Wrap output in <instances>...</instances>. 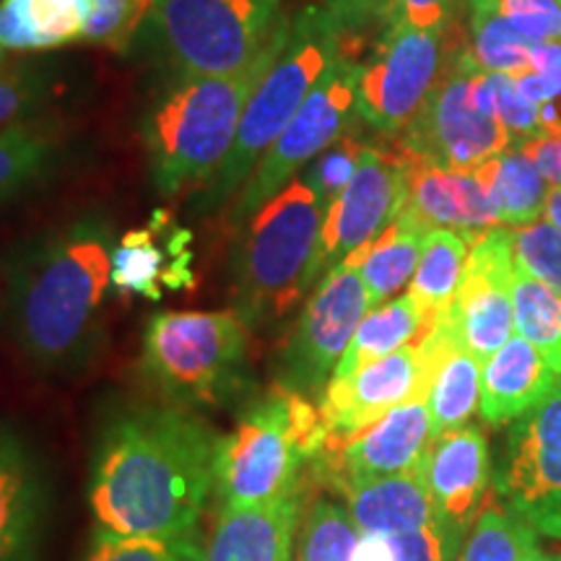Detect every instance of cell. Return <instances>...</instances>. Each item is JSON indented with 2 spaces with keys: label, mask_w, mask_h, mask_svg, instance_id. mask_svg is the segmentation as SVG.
Returning <instances> with one entry per match:
<instances>
[{
  "label": "cell",
  "mask_w": 561,
  "mask_h": 561,
  "mask_svg": "<svg viewBox=\"0 0 561 561\" xmlns=\"http://www.w3.org/2000/svg\"><path fill=\"white\" fill-rule=\"evenodd\" d=\"M346 42L348 37L322 5H307L291 19L289 37L244 107L229 157L193 201L195 214H210L227 206V201L242 191L257 161L276 144Z\"/></svg>",
  "instance_id": "obj_7"
},
{
  "label": "cell",
  "mask_w": 561,
  "mask_h": 561,
  "mask_svg": "<svg viewBox=\"0 0 561 561\" xmlns=\"http://www.w3.org/2000/svg\"><path fill=\"white\" fill-rule=\"evenodd\" d=\"M512 257L517 268L561 294V234L546 216L512 229Z\"/></svg>",
  "instance_id": "obj_39"
},
{
  "label": "cell",
  "mask_w": 561,
  "mask_h": 561,
  "mask_svg": "<svg viewBox=\"0 0 561 561\" xmlns=\"http://www.w3.org/2000/svg\"><path fill=\"white\" fill-rule=\"evenodd\" d=\"M494 491L538 533L561 538V375L510 424L494 466Z\"/></svg>",
  "instance_id": "obj_14"
},
{
  "label": "cell",
  "mask_w": 561,
  "mask_h": 561,
  "mask_svg": "<svg viewBox=\"0 0 561 561\" xmlns=\"http://www.w3.org/2000/svg\"><path fill=\"white\" fill-rule=\"evenodd\" d=\"M520 149L536 161L538 170L543 172V178L551 185L561 187V130H541L536 136L520 140Z\"/></svg>",
  "instance_id": "obj_47"
},
{
  "label": "cell",
  "mask_w": 561,
  "mask_h": 561,
  "mask_svg": "<svg viewBox=\"0 0 561 561\" xmlns=\"http://www.w3.org/2000/svg\"><path fill=\"white\" fill-rule=\"evenodd\" d=\"M284 19L263 53L229 76H167L140 123L151 180L164 198L203 191L234 146L252 91L268 73L289 37Z\"/></svg>",
  "instance_id": "obj_3"
},
{
  "label": "cell",
  "mask_w": 561,
  "mask_h": 561,
  "mask_svg": "<svg viewBox=\"0 0 561 561\" xmlns=\"http://www.w3.org/2000/svg\"><path fill=\"white\" fill-rule=\"evenodd\" d=\"M369 144L356 136V133H346V136L328 146L320 157H314L310 164L305 167V182L314 193V198L322 208H328L339 195L346 191L351 178L356 174L359 159Z\"/></svg>",
  "instance_id": "obj_41"
},
{
  "label": "cell",
  "mask_w": 561,
  "mask_h": 561,
  "mask_svg": "<svg viewBox=\"0 0 561 561\" xmlns=\"http://www.w3.org/2000/svg\"><path fill=\"white\" fill-rule=\"evenodd\" d=\"M305 489L255 507L216 510L203 538V561H294Z\"/></svg>",
  "instance_id": "obj_22"
},
{
  "label": "cell",
  "mask_w": 561,
  "mask_h": 561,
  "mask_svg": "<svg viewBox=\"0 0 561 561\" xmlns=\"http://www.w3.org/2000/svg\"><path fill=\"white\" fill-rule=\"evenodd\" d=\"M559 3H561V0H559Z\"/></svg>",
  "instance_id": "obj_52"
},
{
  "label": "cell",
  "mask_w": 561,
  "mask_h": 561,
  "mask_svg": "<svg viewBox=\"0 0 561 561\" xmlns=\"http://www.w3.org/2000/svg\"><path fill=\"white\" fill-rule=\"evenodd\" d=\"M55 89V68L34 58H0V130L24 121L50 100Z\"/></svg>",
  "instance_id": "obj_36"
},
{
  "label": "cell",
  "mask_w": 561,
  "mask_h": 561,
  "mask_svg": "<svg viewBox=\"0 0 561 561\" xmlns=\"http://www.w3.org/2000/svg\"><path fill=\"white\" fill-rule=\"evenodd\" d=\"M250 333L234 310L159 312L146 325L140 375L161 401L193 411L237 409L261 392Z\"/></svg>",
  "instance_id": "obj_6"
},
{
  "label": "cell",
  "mask_w": 561,
  "mask_h": 561,
  "mask_svg": "<svg viewBox=\"0 0 561 561\" xmlns=\"http://www.w3.org/2000/svg\"><path fill=\"white\" fill-rule=\"evenodd\" d=\"M354 561H398L392 538L382 533H359Z\"/></svg>",
  "instance_id": "obj_48"
},
{
  "label": "cell",
  "mask_w": 561,
  "mask_h": 561,
  "mask_svg": "<svg viewBox=\"0 0 561 561\" xmlns=\"http://www.w3.org/2000/svg\"><path fill=\"white\" fill-rule=\"evenodd\" d=\"M398 149V146H396ZM401 151V149H398ZM403 153V151H401ZM405 203L401 214L421 231L447 229L466 237L471 248L491 229L504 227L486 185L476 172H455L403 153Z\"/></svg>",
  "instance_id": "obj_20"
},
{
  "label": "cell",
  "mask_w": 561,
  "mask_h": 561,
  "mask_svg": "<svg viewBox=\"0 0 561 561\" xmlns=\"http://www.w3.org/2000/svg\"><path fill=\"white\" fill-rule=\"evenodd\" d=\"M512 276V229L496 227L468 252L458 294L450 310H445L455 335L481 364H486L515 331Z\"/></svg>",
  "instance_id": "obj_16"
},
{
  "label": "cell",
  "mask_w": 561,
  "mask_h": 561,
  "mask_svg": "<svg viewBox=\"0 0 561 561\" xmlns=\"http://www.w3.org/2000/svg\"><path fill=\"white\" fill-rule=\"evenodd\" d=\"M396 546L398 561H455L458 559V546L445 536V530L437 523L426 528L390 536Z\"/></svg>",
  "instance_id": "obj_45"
},
{
  "label": "cell",
  "mask_w": 561,
  "mask_h": 561,
  "mask_svg": "<svg viewBox=\"0 0 561 561\" xmlns=\"http://www.w3.org/2000/svg\"><path fill=\"white\" fill-rule=\"evenodd\" d=\"M504 16L533 45L559 42L561 45V3L559 0H483Z\"/></svg>",
  "instance_id": "obj_43"
},
{
  "label": "cell",
  "mask_w": 561,
  "mask_h": 561,
  "mask_svg": "<svg viewBox=\"0 0 561 561\" xmlns=\"http://www.w3.org/2000/svg\"><path fill=\"white\" fill-rule=\"evenodd\" d=\"M557 371L546 364L543 354L523 335H512L481 375V419L489 426L512 424L530 411L557 382Z\"/></svg>",
  "instance_id": "obj_23"
},
{
  "label": "cell",
  "mask_w": 561,
  "mask_h": 561,
  "mask_svg": "<svg viewBox=\"0 0 561 561\" xmlns=\"http://www.w3.org/2000/svg\"><path fill=\"white\" fill-rule=\"evenodd\" d=\"M481 375L483 364L455 335L453 346L447 348L445 359L434 375L430 398H426L434 437L468 424V419L481 403Z\"/></svg>",
  "instance_id": "obj_31"
},
{
  "label": "cell",
  "mask_w": 561,
  "mask_h": 561,
  "mask_svg": "<svg viewBox=\"0 0 561 561\" xmlns=\"http://www.w3.org/2000/svg\"><path fill=\"white\" fill-rule=\"evenodd\" d=\"M538 561H561V551H551V553H543L538 557Z\"/></svg>",
  "instance_id": "obj_50"
},
{
  "label": "cell",
  "mask_w": 561,
  "mask_h": 561,
  "mask_svg": "<svg viewBox=\"0 0 561 561\" xmlns=\"http://www.w3.org/2000/svg\"><path fill=\"white\" fill-rule=\"evenodd\" d=\"M473 172L486 185L504 227H525L543 216L551 182L520 146H510Z\"/></svg>",
  "instance_id": "obj_27"
},
{
  "label": "cell",
  "mask_w": 561,
  "mask_h": 561,
  "mask_svg": "<svg viewBox=\"0 0 561 561\" xmlns=\"http://www.w3.org/2000/svg\"><path fill=\"white\" fill-rule=\"evenodd\" d=\"M359 533L401 536L434 525V507L421 473L382 476L339 489Z\"/></svg>",
  "instance_id": "obj_24"
},
{
  "label": "cell",
  "mask_w": 561,
  "mask_h": 561,
  "mask_svg": "<svg viewBox=\"0 0 561 561\" xmlns=\"http://www.w3.org/2000/svg\"><path fill=\"white\" fill-rule=\"evenodd\" d=\"M62 151L50 125L24 121L0 130V203L16 198L55 170Z\"/></svg>",
  "instance_id": "obj_29"
},
{
  "label": "cell",
  "mask_w": 561,
  "mask_h": 561,
  "mask_svg": "<svg viewBox=\"0 0 561 561\" xmlns=\"http://www.w3.org/2000/svg\"><path fill=\"white\" fill-rule=\"evenodd\" d=\"M81 561H203V536L182 538H123L94 530Z\"/></svg>",
  "instance_id": "obj_37"
},
{
  "label": "cell",
  "mask_w": 561,
  "mask_h": 561,
  "mask_svg": "<svg viewBox=\"0 0 561 561\" xmlns=\"http://www.w3.org/2000/svg\"><path fill=\"white\" fill-rule=\"evenodd\" d=\"M432 322L434 320L421 310V305L411 294L385 301L382 307H375V310L364 314L333 377H348L371 362L385 359V356L411 346L430 331Z\"/></svg>",
  "instance_id": "obj_26"
},
{
  "label": "cell",
  "mask_w": 561,
  "mask_h": 561,
  "mask_svg": "<svg viewBox=\"0 0 561 561\" xmlns=\"http://www.w3.org/2000/svg\"><path fill=\"white\" fill-rule=\"evenodd\" d=\"M320 403L271 385L242 405L216 455V510L271 504L305 489V471L325 450Z\"/></svg>",
  "instance_id": "obj_5"
},
{
  "label": "cell",
  "mask_w": 561,
  "mask_h": 561,
  "mask_svg": "<svg viewBox=\"0 0 561 561\" xmlns=\"http://www.w3.org/2000/svg\"><path fill=\"white\" fill-rule=\"evenodd\" d=\"M87 0H0V53H45L83 42Z\"/></svg>",
  "instance_id": "obj_25"
},
{
  "label": "cell",
  "mask_w": 561,
  "mask_h": 561,
  "mask_svg": "<svg viewBox=\"0 0 561 561\" xmlns=\"http://www.w3.org/2000/svg\"><path fill=\"white\" fill-rule=\"evenodd\" d=\"M153 0H87V45L112 53H128Z\"/></svg>",
  "instance_id": "obj_38"
},
{
  "label": "cell",
  "mask_w": 561,
  "mask_h": 561,
  "mask_svg": "<svg viewBox=\"0 0 561 561\" xmlns=\"http://www.w3.org/2000/svg\"><path fill=\"white\" fill-rule=\"evenodd\" d=\"M517 89L533 104L541 107L543 130H561V45L541 42L533 45L530 68L520 76H512Z\"/></svg>",
  "instance_id": "obj_40"
},
{
  "label": "cell",
  "mask_w": 561,
  "mask_h": 561,
  "mask_svg": "<svg viewBox=\"0 0 561 561\" xmlns=\"http://www.w3.org/2000/svg\"><path fill=\"white\" fill-rule=\"evenodd\" d=\"M543 216H546V219H549V221L553 224V227L559 229V234H561V187L551 185V191H549V198H546Z\"/></svg>",
  "instance_id": "obj_49"
},
{
  "label": "cell",
  "mask_w": 561,
  "mask_h": 561,
  "mask_svg": "<svg viewBox=\"0 0 561 561\" xmlns=\"http://www.w3.org/2000/svg\"><path fill=\"white\" fill-rule=\"evenodd\" d=\"M371 310L367 286L354 263L335 265L320 278L276 356L278 388L318 401L346 354L356 328Z\"/></svg>",
  "instance_id": "obj_12"
},
{
  "label": "cell",
  "mask_w": 561,
  "mask_h": 561,
  "mask_svg": "<svg viewBox=\"0 0 561 561\" xmlns=\"http://www.w3.org/2000/svg\"><path fill=\"white\" fill-rule=\"evenodd\" d=\"M115 231L104 214L39 231L0 261V314L26 362L47 375H79L107 341Z\"/></svg>",
  "instance_id": "obj_2"
},
{
  "label": "cell",
  "mask_w": 561,
  "mask_h": 561,
  "mask_svg": "<svg viewBox=\"0 0 561 561\" xmlns=\"http://www.w3.org/2000/svg\"><path fill=\"white\" fill-rule=\"evenodd\" d=\"M405 203V161L398 149L367 146L339 198L325 208L318 248V284L335 265L367 250Z\"/></svg>",
  "instance_id": "obj_15"
},
{
  "label": "cell",
  "mask_w": 561,
  "mask_h": 561,
  "mask_svg": "<svg viewBox=\"0 0 561 561\" xmlns=\"http://www.w3.org/2000/svg\"><path fill=\"white\" fill-rule=\"evenodd\" d=\"M453 341L455 331L442 312L434 318L430 331L411 346L371 362L348 377H333L320 398L328 442L346 439L367 430L398 405L426 401L434 375Z\"/></svg>",
  "instance_id": "obj_11"
},
{
  "label": "cell",
  "mask_w": 561,
  "mask_h": 561,
  "mask_svg": "<svg viewBox=\"0 0 561 561\" xmlns=\"http://www.w3.org/2000/svg\"><path fill=\"white\" fill-rule=\"evenodd\" d=\"M468 252H471V242L466 237L455 234V231L434 229L424 237L409 294L432 320L450 310L462 271H466Z\"/></svg>",
  "instance_id": "obj_30"
},
{
  "label": "cell",
  "mask_w": 561,
  "mask_h": 561,
  "mask_svg": "<svg viewBox=\"0 0 561 561\" xmlns=\"http://www.w3.org/2000/svg\"><path fill=\"white\" fill-rule=\"evenodd\" d=\"M512 310L517 335L541 351L546 364L561 375V294L515 265Z\"/></svg>",
  "instance_id": "obj_34"
},
{
  "label": "cell",
  "mask_w": 561,
  "mask_h": 561,
  "mask_svg": "<svg viewBox=\"0 0 561 561\" xmlns=\"http://www.w3.org/2000/svg\"><path fill=\"white\" fill-rule=\"evenodd\" d=\"M512 136L494 115L486 91V70L453 55L432 96L413 123L398 136V149L442 170L473 172L500 157Z\"/></svg>",
  "instance_id": "obj_9"
},
{
  "label": "cell",
  "mask_w": 561,
  "mask_h": 561,
  "mask_svg": "<svg viewBox=\"0 0 561 561\" xmlns=\"http://www.w3.org/2000/svg\"><path fill=\"white\" fill-rule=\"evenodd\" d=\"M359 530L351 520L346 504L318 494L301 512L294 561H354Z\"/></svg>",
  "instance_id": "obj_35"
},
{
  "label": "cell",
  "mask_w": 561,
  "mask_h": 561,
  "mask_svg": "<svg viewBox=\"0 0 561 561\" xmlns=\"http://www.w3.org/2000/svg\"><path fill=\"white\" fill-rule=\"evenodd\" d=\"M221 432L170 401H125L104 413L89 462L96 530L123 538L195 536L214 502Z\"/></svg>",
  "instance_id": "obj_1"
},
{
  "label": "cell",
  "mask_w": 561,
  "mask_h": 561,
  "mask_svg": "<svg viewBox=\"0 0 561 561\" xmlns=\"http://www.w3.org/2000/svg\"><path fill=\"white\" fill-rule=\"evenodd\" d=\"M419 473L430 491L434 520L460 549L476 517L486 507L494 483L486 434L479 424H462L439 434L432 439Z\"/></svg>",
  "instance_id": "obj_18"
},
{
  "label": "cell",
  "mask_w": 561,
  "mask_h": 561,
  "mask_svg": "<svg viewBox=\"0 0 561 561\" xmlns=\"http://www.w3.org/2000/svg\"><path fill=\"white\" fill-rule=\"evenodd\" d=\"M362 62L348 50V42L335 55L331 68L322 73L318 87L307 96L276 144L257 161L255 172L244 182L231 206V221H248L255 210L284 191L314 157L354 128L356 89H359Z\"/></svg>",
  "instance_id": "obj_10"
},
{
  "label": "cell",
  "mask_w": 561,
  "mask_h": 561,
  "mask_svg": "<svg viewBox=\"0 0 561 561\" xmlns=\"http://www.w3.org/2000/svg\"><path fill=\"white\" fill-rule=\"evenodd\" d=\"M325 208L294 180L242 221L229 252L234 312L250 331L276 325L318 286V248Z\"/></svg>",
  "instance_id": "obj_4"
},
{
  "label": "cell",
  "mask_w": 561,
  "mask_h": 561,
  "mask_svg": "<svg viewBox=\"0 0 561 561\" xmlns=\"http://www.w3.org/2000/svg\"><path fill=\"white\" fill-rule=\"evenodd\" d=\"M432 439L430 403L413 401L398 405L346 439L325 442V450L312 462V471L335 491L356 481L416 473Z\"/></svg>",
  "instance_id": "obj_17"
},
{
  "label": "cell",
  "mask_w": 561,
  "mask_h": 561,
  "mask_svg": "<svg viewBox=\"0 0 561 561\" xmlns=\"http://www.w3.org/2000/svg\"><path fill=\"white\" fill-rule=\"evenodd\" d=\"M50 510L45 466L30 442L0 421V561H42Z\"/></svg>",
  "instance_id": "obj_19"
},
{
  "label": "cell",
  "mask_w": 561,
  "mask_h": 561,
  "mask_svg": "<svg viewBox=\"0 0 561 561\" xmlns=\"http://www.w3.org/2000/svg\"><path fill=\"white\" fill-rule=\"evenodd\" d=\"M447 32L388 24L362 62L356 115L380 136L398 138L432 96L447 62Z\"/></svg>",
  "instance_id": "obj_13"
},
{
  "label": "cell",
  "mask_w": 561,
  "mask_h": 561,
  "mask_svg": "<svg viewBox=\"0 0 561 561\" xmlns=\"http://www.w3.org/2000/svg\"><path fill=\"white\" fill-rule=\"evenodd\" d=\"M460 5H466V0H396L388 24L447 32V26H450L455 11Z\"/></svg>",
  "instance_id": "obj_46"
},
{
  "label": "cell",
  "mask_w": 561,
  "mask_h": 561,
  "mask_svg": "<svg viewBox=\"0 0 561 561\" xmlns=\"http://www.w3.org/2000/svg\"><path fill=\"white\" fill-rule=\"evenodd\" d=\"M424 237L426 231H421L416 224L405 219L403 214H398V219L367 250L356 252L348 261H343L354 263L359 268L364 286H367L371 310L382 307L385 301L396 299V294L405 284H411Z\"/></svg>",
  "instance_id": "obj_28"
},
{
  "label": "cell",
  "mask_w": 561,
  "mask_h": 561,
  "mask_svg": "<svg viewBox=\"0 0 561 561\" xmlns=\"http://www.w3.org/2000/svg\"><path fill=\"white\" fill-rule=\"evenodd\" d=\"M284 0H153L146 39L167 76H229L248 68L284 21Z\"/></svg>",
  "instance_id": "obj_8"
},
{
  "label": "cell",
  "mask_w": 561,
  "mask_h": 561,
  "mask_svg": "<svg viewBox=\"0 0 561 561\" xmlns=\"http://www.w3.org/2000/svg\"><path fill=\"white\" fill-rule=\"evenodd\" d=\"M3 55H5V53H0V58H3Z\"/></svg>",
  "instance_id": "obj_51"
},
{
  "label": "cell",
  "mask_w": 561,
  "mask_h": 561,
  "mask_svg": "<svg viewBox=\"0 0 561 561\" xmlns=\"http://www.w3.org/2000/svg\"><path fill=\"white\" fill-rule=\"evenodd\" d=\"M486 91L491 110H494V115L500 117L504 128H507L512 144H520V140L543 130L541 107L533 104L528 96L517 89L512 76L486 73Z\"/></svg>",
  "instance_id": "obj_42"
},
{
  "label": "cell",
  "mask_w": 561,
  "mask_h": 561,
  "mask_svg": "<svg viewBox=\"0 0 561 561\" xmlns=\"http://www.w3.org/2000/svg\"><path fill=\"white\" fill-rule=\"evenodd\" d=\"M191 231L180 229L167 210H157L144 229H130L112 250L110 286L123 297L159 301L164 289L193 286Z\"/></svg>",
  "instance_id": "obj_21"
},
{
  "label": "cell",
  "mask_w": 561,
  "mask_h": 561,
  "mask_svg": "<svg viewBox=\"0 0 561 561\" xmlns=\"http://www.w3.org/2000/svg\"><path fill=\"white\" fill-rule=\"evenodd\" d=\"M468 42L462 55L486 73L520 76L530 68L533 42L483 0H466Z\"/></svg>",
  "instance_id": "obj_32"
},
{
  "label": "cell",
  "mask_w": 561,
  "mask_h": 561,
  "mask_svg": "<svg viewBox=\"0 0 561 561\" xmlns=\"http://www.w3.org/2000/svg\"><path fill=\"white\" fill-rule=\"evenodd\" d=\"M538 557L541 543L536 525L491 502L476 517L455 561H538Z\"/></svg>",
  "instance_id": "obj_33"
},
{
  "label": "cell",
  "mask_w": 561,
  "mask_h": 561,
  "mask_svg": "<svg viewBox=\"0 0 561 561\" xmlns=\"http://www.w3.org/2000/svg\"><path fill=\"white\" fill-rule=\"evenodd\" d=\"M320 5L346 37H354L375 24H388L396 0H322Z\"/></svg>",
  "instance_id": "obj_44"
}]
</instances>
